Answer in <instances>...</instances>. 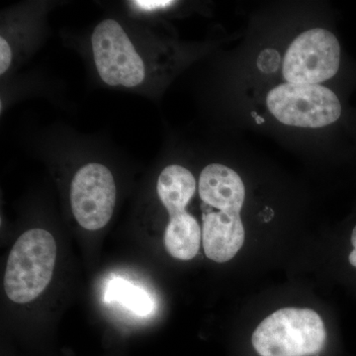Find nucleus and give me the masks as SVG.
<instances>
[{
	"label": "nucleus",
	"mask_w": 356,
	"mask_h": 356,
	"mask_svg": "<svg viewBox=\"0 0 356 356\" xmlns=\"http://www.w3.org/2000/svg\"><path fill=\"white\" fill-rule=\"evenodd\" d=\"M57 261V243L43 229L25 232L14 243L4 274L7 297L17 304L38 298L53 277Z\"/></svg>",
	"instance_id": "1"
},
{
	"label": "nucleus",
	"mask_w": 356,
	"mask_h": 356,
	"mask_svg": "<svg viewBox=\"0 0 356 356\" xmlns=\"http://www.w3.org/2000/svg\"><path fill=\"white\" fill-rule=\"evenodd\" d=\"M324 322L311 309L284 308L262 321L252 337L259 356H313L325 346Z\"/></svg>",
	"instance_id": "2"
},
{
	"label": "nucleus",
	"mask_w": 356,
	"mask_h": 356,
	"mask_svg": "<svg viewBox=\"0 0 356 356\" xmlns=\"http://www.w3.org/2000/svg\"><path fill=\"white\" fill-rule=\"evenodd\" d=\"M195 191V178L184 166H166L159 175L156 192L170 215L163 242L168 254L179 261H191L200 248L202 231L197 220L186 211Z\"/></svg>",
	"instance_id": "3"
},
{
	"label": "nucleus",
	"mask_w": 356,
	"mask_h": 356,
	"mask_svg": "<svg viewBox=\"0 0 356 356\" xmlns=\"http://www.w3.org/2000/svg\"><path fill=\"white\" fill-rule=\"evenodd\" d=\"M266 103L278 121L295 127H325L341 114L337 96L320 84H281L268 93Z\"/></svg>",
	"instance_id": "4"
},
{
	"label": "nucleus",
	"mask_w": 356,
	"mask_h": 356,
	"mask_svg": "<svg viewBox=\"0 0 356 356\" xmlns=\"http://www.w3.org/2000/svg\"><path fill=\"white\" fill-rule=\"evenodd\" d=\"M96 70L103 83L132 88L146 79V65L119 22L105 19L91 36Z\"/></svg>",
	"instance_id": "5"
},
{
	"label": "nucleus",
	"mask_w": 356,
	"mask_h": 356,
	"mask_svg": "<svg viewBox=\"0 0 356 356\" xmlns=\"http://www.w3.org/2000/svg\"><path fill=\"white\" fill-rule=\"evenodd\" d=\"M341 46L332 32L322 28L299 35L286 51L283 76L288 83L317 84L336 76Z\"/></svg>",
	"instance_id": "6"
},
{
	"label": "nucleus",
	"mask_w": 356,
	"mask_h": 356,
	"mask_svg": "<svg viewBox=\"0 0 356 356\" xmlns=\"http://www.w3.org/2000/svg\"><path fill=\"white\" fill-rule=\"evenodd\" d=\"M116 204V184L108 168L90 163L79 168L70 185V206L77 222L88 231L108 224Z\"/></svg>",
	"instance_id": "7"
},
{
	"label": "nucleus",
	"mask_w": 356,
	"mask_h": 356,
	"mask_svg": "<svg viewBox=\"0 0 356 356\" xmlns=\"http://www.w3.org/2000/svg\"><path fill=\"white\" fill-rule=\"evenodd\" d=\"M204 252L211 261L224 264L236 257L245 242L240 213L205 211L203 213Z\"/></svg>",
	"instance_id": "8"
},
{
	"label": "nucleus",
	"mask_w": 356,
	"mask_h": 356,
	"mask_svg": "<svg viewBox=\"0 0 356 356\" xmlns=\"http://www.w3.org/2000/svg\"><path fill=\"white\" fill-rule=\"evenodd\" d=\"M199 195L210 207L241 213L245 202V185L235 170L220 163H211L199 178Z\"/></svg>",
	"instance_id": "9"
},
{
	"label": "nucleus",
	"mask_w": 356,
	"mask_h": 356,
	"mask_svg": "<svg viewBox=\"0 0 356 356\" xmlns=\"http://www.w3.org/2000/svg\"><path fill=\"white\" fill-rule=\"evenodd\" d=\"M108 303H118L140 317H147L154 311V301L144 288L121 277L110 280L105 290Z\"/></svg>",
	"instance_id": "10"
},
{
	"label": "nucleus",
	"mask_w": 356,
	"mask_h": 356,
	"mask_svg": "<svg viewBox=\"0 0 356 356\" xmlns=\"http://www.w3.org/2000/svg\"><path fill=\"white\" fill-rule=\"evenodd\" d=\"M281 58L280 53L273 49L261 51L257 60V67L264 74H273L280 67Z\"/></svg>",
	"instance_id": "11"
},
{
	"label": "nucleus",
	"mask_w": 356,
	"mask_h": 356,
	"mask_svg": "<svg viewBox=\"0 0 356 356\" xmlns=\"http://www.w3.org/2000/svg\"><path fill=\"white\" fill-rule=\"evenodd\" d=\"M13 63V51L4 37L0 38V74H4Z\"/></svg>",
	"instance_id": "12"
},
{
	"label": "nucleus",
	"mask_w": 356,
	"mask_h": 356,
	"mask_svg": "<svg viewBox=\"0 0 356 356\" xmlns=\"http://www.w3.org/2000/svg\"><path fill=\"white\" fill-rule=\"evenodd\" d=\"M175 1L170 0H137L133 1L134 6L138 7L143 11H154L156 9L166 8V7L172 6Z\"/></svg>",
	"instance_id": "13"
},
{
	"label": "nucleus",
	"mask_w": 356,
	"mask_h": 356,
	"mask_svg": "<svg viewBox=\"0 0 356 356\" xmlns=\"http://www.w3.org/2000/svg\"><path fill=\"white\" fill-rule=\"evenodd\" d=\"M351 243H353L355 250L350 252L348 259H350L351 266L356 267V226L353 229V235H351Z\"/></svg>",
	"instance_id": "14"
},
{
	"label": "nucleus",
	"mask_w": 356,
	"mask_h": 356,
	"mask_svg": "<svg viewBox=\"0 0 356 356\" xmlns=\"http://www.w3.org/2000/svg\"><path fill=\"white\" fill-rule=\"evenodd\" d=\"M252 114H254V116L255 117V119H257V123H259V124L264 123V119L261 118V117L257 116V114H255L254 112Z\"/></svg>",
	"instance_id": "15"
}]
</instances>
